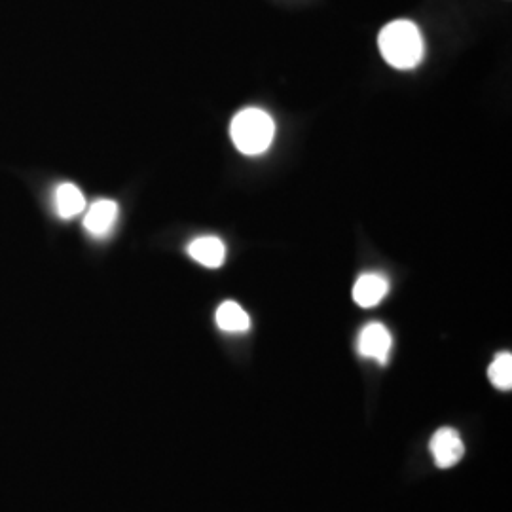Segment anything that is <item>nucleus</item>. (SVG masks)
Listing matches in <instances>:
<instances>
[{
	"instance_id": "nucleus-5",
	"label": "nucleus",
	"mask_w": 512,
	"mask_h": 512,
	"mask_svg": "<svg viewBox=\"0 0 512 512\" xmlns=\"http://www.w3.org/2000/svg\"><path fill=\"white\" fill-rule=\"evenodd\" d=\"M116 220H118V205L112 200H97L92 203V207L84 217V228L95 238H103L114 228Z\"/></svg>"
},
{
	"instance_id": "nucleus-9",
	"label": "nucleus",
	"mask_w": 512,
	"mask_h": 512,
	"mask_svg": "<svg viewBox=\"0 0 512 512\" xmlns=\"http://www.w3.org/2000/svg\"><path fill=\"white\" fill-rule=\"evenodd\" d=\"M215 321L220 330L230 334H241L251 329V317L249 313L239 306L234 300H226L219 306L215 313Z\"/></svg>"
},
{
	"instance_id": "nucleus-7",
	"label": "nucleus",
	"mask_w": 512,
	"mask_h": 512,
	"mask_svg": "<svg viewBox=\"0 0 512 512\" xmlns=\"http://www.w3.org/2000/svg\"><path fill=\"white\" fill-rule=\"evenodd\" d=\"M188 255L205 268H220L226 258V247L215 236H203V238L194 239L188 245Z\"/></svg>"
},
{
	"instance_id": "nucleus-6",
	"label": "nucleus",
	"mask_w": 512,
	"mask_h": 512,
	"mask_svg": "<svg viewBox=\"0 0 512 512\" xmlns=\"http://www.w3.org/2000/svg\"><path fill=\"white\" fill-rule=\"evenodd\" d=\"M389 291V283L382 274L361 275L353 287V300L361 308L378 306Z\"/></svg>"
},
{
	"instance_id": "nucleus-4",
	"label": "nucleus",
	"mask_w": 512,
	"mask_h": 512,
	"mask_svg": "<svg viewBox=\"0 0 512 512\" xmlns=\"http://www.w3.org/2000/svg\"><path fill=\"white\" fill-rule=\"evenodd\" d=\"M391 348H393L391 332L385 329L382 323H370L361 330L357 349L366 359H376L380 365H385Z\"/></svg>"
},
{
	"instance_id": "nucleus-1",
	"label": "nucleus",
	"mask_w": 512,
	"mask_h": 512,
	"mask_svg": "<svg viewBox=\"0 0 512 512\" xmlns=\"http://www.w3.org/2000/svg\"><path fill=\"white\" fill-rule=\"evenodd\" d=\"M378 46L385 61L395 69H414L423 57V38L420 29L408 21L397 19L380 31Z\"/></svg>"
},
{
	"instance_id": "nucleus-10",
	"label": "nucleus",
	"mask_w": 512,
	"mask_h": 512,
	"mask_svg": "<svg viewBox=\"0 0 512 512\" xmlns=\"http://www.w3.org/2000/svg\"><path fill=\"white\" fill-rule=\"evenodd\" d=\"M488 378L490 382L501 389L509 391L512 387V355L511 353H499L494 359V363L488 368Z\"/></svg>"
},
{
	"instance_id": "nucleus-3",
	"label": "nucleus",
	"mask_w": 512,
	"mask_h": 512,
	"mask_svg": "<svg viewBox=\"0 0 512 512\" xmlns=\"http://www.w3.org/2000/svg\"><path fill=\"white\" fill-rule=\"evenodd\" d=\"M431 454L440 469H450L456 463L461 461L465 454V444L459 437L458 431H454L452 427H442L439 429L433 439H431Z\"/></svg>"
},
{
	"instance_id": "nucleus-8",
	"label": "nucleus",
	"mask_w": 512,
	"mask_h": 512,
	"mask_svg": "<svg viewBox=\"0 0 512 512\" xmlns=\"http://www.w3.org/2000/svg\"><path fill=\"white\" fill-rule=\"evenodd\" d=\"M55 211L61 219L69 220L78 217L86 209V198L80 188L73 183H63L55 190Z\"/></svg>"
},
{
	"instance_id": "nucleus-2",
	"label": "nucleus",
	"mask_w": 512,
	"mask_h": 512,
	"mask_svg": "<svg viewBox=\"0 0 512 512\" xmlns=\"http://www.w3.org/2000/svg\"><path fill=\"white\" fill-rule=\"evenodd\" d=\"M230 135H232V141L239 152H243L247 156H258V154L266 152L274 141V120L264 110H241L232 120Z\"/></svg>"
}]
</instances>
